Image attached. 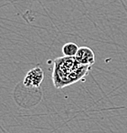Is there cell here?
I'll return each mask as SVG.
<instances>
[{"label":"cell","mask_w":127,"mask_h":133,"mask_svg":"<svg viewBox=\"0 0 127 133\" xmlns=\"http://www.w3.org/2000/svg\"><path fill=\"white\" fill-rule=\"evenodd\" d=\"M91 66L82 65L75 57H61L54 60L52 81L56 88H63L79 80L88 74Z\"/></svg>","instance_id":"cell-1"},{"label":"cell","mask_w":127,"mask_h":133,"mask_svg":"<svg viewBox=\"0 0 127 133\" xmlns=\"http://www.w3.org/2000/svg\"><path fill=\"white\" fill-rule=\"evenodd\" d=\"M44 74L40 66L32 68L23 79V85L28 88H39L43 80Z\"/></svg>","instance_id":"cell-2"},{"label":"cell","mask_w":127,"mask_h":133,"mask_svg":"<svg viewBox=\"0 0 127 133\" xmlns=\"http://www.w3.org/2000/svg\"><path fill=\"white\" fill-rule=\"evenodd\" d=\"M75 58L82 65L92 66L95 63V53L88 47H80L78 50Z\"/></svg>","instance_id":"cell-3"},{"label":"cell","mask_w":127,"mask_h":133,"mask_svg":"<svg viewBox=\"0 0 127 133\" xmlns=\"http://www.w3.org/2000/svg\"><path fill=\"white\" fill-rule=\"evenodd\" d=\"M79 47L74 42H68L62 47V52L65 57H75L79 50Z\"/></svg>","instance_id":"cell-4"}]
</instances>
